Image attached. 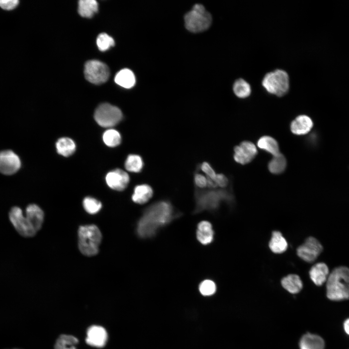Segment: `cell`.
Instances as JSON below:
<instances>
[{"instance_id":"1","label":"cell","mask_w":349,"mask_h":349,"mask_svg":"<svg viewBox=\"0 0 349 349\" xmlns=\"http://www.w3.org/2000/svg\"><path fill=\"white\" fill-rule=\"evenodd\" d=\"M181 214L167 200L155 202L143 210L137 224V234L142 238H151L159 229L170 223Z\"/></svg>"},{"instance_id":"2","label":"cell","mask_w":349,"mask_h":349,"mask_svg":"<svg viewBox=\"0 0 349 349\" xmlns=\"http://www.w3.org/2000/svg\"><path fill=\"white\" fill-rule=\"evenodd\" d=\"M233 196L227 190L198 189L194 192L195 207L192 213L197 214L203 212H213L222 202L232 200Z\"/></svg>"},{"instance_id":"3","label":"cell","mask_w":349,"mask_h":349,"mask_svg":"<svg viewBox=\"0 0 349 349\" xmlns=\"http://www.w3.org/2000/svg\"><path fill=\"white\" fill-rule=\"evenodd\" d=\"M326 282L329 299L337 301L349 299V268L344 266L335 268Z\"/></svg>"},{"instance_id":"4","label":"cell","mask_w":349,"mask_h":349,"mask_svg":"<svg viewBox=\"0 0 349 349\" xmlns=\"http://www.w3.org/2000/svg\"><path fill=\"white\" fill-rule=\"evenodd\" d=\"M78 236L79 248L83 254L91 256L97 254L102 235L96 225L92 224L80 226Z\"/></svg>"},{"instance_id":"5","label":"cell","mask_w":349,"mask_h":349,"mask_svg":"<svg viewBox=\"0 0 349 349\" xmlns=\"http://www.w3.org/2000/svg\"><path fill=\"white\" fill-rule=\"evenodd\" d=\"M186 28L192 32H199L207 30L212 22V17L205 7L196 4L184 16Z\"/></svg>"},{"instance_id":"6","label":"cell","mask_w":349,"mask_h":349,"mask_svg":"<svg viewBox=\"0 0 349 349\" xmlns=\"http://www.w3.org/2000/svg\"><path fill=\"white\" fill-rule=\"evenodd\" d=\"M262 84L269 93L281 97L289 90V76L286 71L276 69L265 75Z\"/></svg>"},{"instance_id":"7","label":"cell","mask_w":349,"mask_h":349,"mask_svg":"<svg viewBox=\"0 0 349 349\" xmlns=\"http://www.w3.org/2000/svg\"><path fill=\"white\" fill-rule=\"evenodd\" d=\"M97 124L104 127H111L119 123L123 118L121 111L109 103H103L96 109L94 115Z\"/></svg>"},{"instance_id":"8","label":"cell","mask_w":349,"mask_h":349,"mask_svg":"<svg viewBox=\"0 0 349 349\" xmlns=\"http://www.w3.org/2000/svg\"><path fill=\"white\" fill-rule=\"evenodd\" d=\"M9 219L16 230L21 236L32 237L37 233L19 207L14 206L11 208Z\"/></svg>"},{"instance_id":"9","label":"cell","mask_w":349,"mask_h":349,"mask_svg":"<svg viewBox=\"0 0 349 349\" xmlns=\"http://www.w3.org/2000/svg\"><path fill=\"white\" fill-rule=\"evenodd\" d=\"M84 72L86 79L95 84L105 82L110 75L108 66L102 62L95 60L86 63Z\"/></svg>"},{"instance_id":"10","label":"cell","mask_w":349,"mask_h":349,"mask_svg":"<svg viewBox=\"0 0 349 349\" xmlns=\"http://www.w3.org/2000/svg\"><path fill=\"white\" fill-rule=\"evenodd\" d=\"M322 250L323 247L320 242L314 237H310L298 247L297 254L303 261L311 263L317 258Z\"/></svg>"},{"instance_id":"11","label":"cell","mask_w":349,"mask_h":349,"mask_svg":"<svg viewBox=\"0 0 349 349\" xmlns=\"http://www.w3.org/2000/svg\"><path fill=\"white\" fill-rule=\"evenodd\" d=\"M233 158L240 164L245 165L251 162L257 154L256 146L251 142L244 141L234 149Z\"/></svg>"},{"instance_id":"12","label":"cell","mask_w":349,"mask_h":349,"mask_svg":"<svg viewBox=\"0 0 349 349\" xmlns=\"http://www.w3.org/2000/svg\"><path fill=\"white\" fill-rule=\"evenodd\" d=\"M21 167L19 157L13 151L6 150L0 152V172L5 175H12Z\"/></svg>"},{"instance_id":"13","label":"cell","mask_w":349,"mask_h":349,"mask_svg":"<svg viewBox=\"0 0 349 349\" xmlns=\"http://www.w3.org/2000/svg\"><path fill=\"white\" fill-rule=\"evenodd\" d=\"M107 185L111 189L122 191L124 190L129 182L128 174L123 170L116 169L109 172L106 176Z\"/></svg>"},{"instance_id":"14","label":"cell","mask_w":349,"mask_h":349,"mask_svg":"<svg viewBox=\"0 0 349 349\" xmlns=\"http://www.w3.org/2000/svg\"><path fill=\"white\" fill-rule=\"evenodd\" d=\"M107 338L106 330L100 326H92L87 331L86 342L91 346L102 348L105 345Z\"/></svg>"},{"instance_id":"15","label":"cell","mask_w":349,"mask_h":349,"mask_svg":"<svg viewBox=\"0 0 349 349\" xmlns=\"http://www.w3.org/2000/svg\"><path fill=\"white\" fill-rule=\"evenodd\" d=\"M313 125V122L309 116L302 114L297 116L291 121L290 129L294 135L301 136L308 133Z\"/></svg>"},{"instance_id":"16","label":"cell","mask_w":349,"mask_h":349,"mask_svg":"<svg viewBox=\"0 0 349 349\" xmlns=\"http://www.w3.org/2000/svg\"><path fill=\"white\" fill-rule=\"evenodd\" d=\"M25 216L36 232L41 228L44 222V214L38 206L35 204L28 205L25 210Z\"/></svg>"},{"instance_id":"17","label":"cell","mask_w":349,"mask_h":349,"mask_svg":"<svg viewBox=\"0 0 349 349\" xmlns=\"http://www.w3.org/2000/svg\"><path fill=\"white\" fill-rule=\"evenodd\" d=\"M329 275V268L325 263L322 262L315 264L309 271L311 280L317 286H321L326 282Z\"/></svg>"},{"instance_id":"18","label":"cell","mask_w":349,"mask_h":349,"mask_svg":"<svg viewBox=\"0 0 349 349\" xmlns=\"http://www.w3.org/2000/svg\"><path fill=\"white\" fill-rule=\"evenodd\" d=\"M196 238L198 241L203 245H207L212 242L214 231L212 224L209 222L203 221L198 223Z\"/></svg>"},{"instance_id":"19","label":"cell","mask_w":349,"mask_h":349,"mask_svg":"<svg viewBox=\"0 0 349 349\" xmlns=\"http://www.w3.org/2000/svg\"><path fill=\"white\" fill-rule=\"evenodd\" d=\"M153 194L152 187L147 184H142L135 187L131 198L134 203L144 204L151 198Z\"/></svg>"},{"instance_id":"20","label":"cell","mask_w":349,"mask_h":349,"mask_svg":"<svg viewBox=\"0 0 349 349\" xmlns=\"http://www.w3.org/2000/svg\"><path fill=\"white\" fill-rule=\"evenodd\" d=\"M324 341L321 337L310 333L303 335L300 342V349H324Z\"/></svg>"},{"instance_id":"21","label":"cell","mask_w":349,"mask_h":349,"mask_svg":"<svg viewBox=\"0 0 349 349\" xmlns=\"http://www.w3.org/2000/svg\"><path fill=\"white\" fill-rule=\"evenodd\" d=\"M257 145L260 149L273 156L280 153L277 141L270 136L265 135L261 137L257 141Z\"/></svg>"},{"instance_id":"22","label":"cell","mask_w":349,"mask_h":349,"mask_svg":"<svg viewBox=\"0 0 349 349\" xmlns=\"http://www.w3.org/2000/svg\"><path fill=\"white\" fill-rule=\"evenodd\" d=\"M269 246L273 253L281 254L286 250L288 244L286 240L280 232L274 231L272 233Z\"/></svg>"},{"instance_id":"23","label":"cell","mask_w":349,"mask_h":349,"mask_svg":"<svg viewBox=\"0 0 349 349\" xmlns=\"http://www.w3.org/2000/svg\"><path fill=\"white\" fill-rule=\"evenodd\" d=\"M282 286L289 292L296 294L302 288V282L299 275L290 274L284 277L281 280Z\"/></svg>"},{"instance_id":"24","label":"cell","mask_w":349,"mask_h":349,"mask_svg":"<svg viewBox=\"0 0 349 349\" xmlns=\"http://www.w3.org/2000/svg\"><path fill=\"white\" fill-rule=\"evenodd\" d=\"M114 81L116 83L124 88H131L135 85L136 79L131 70L125 68L116 74Z\"/></svg>"},{"instance_id":"25","label":"cell","mask_w":349,"mask_h":349,"mask_svg":"<svg viewBox=\"0 0 349 349\" xmlns=\"http://www.w3.org/2000/svg\"><path fill=\"white\" fill-rule=\"evenodd\" d=\"M286 166V159L281 153L273 156L268 164L269 171L273 174H279L283 173L285 171Z\"/></svg>"},{"instance_id":"26","label":"cell","mask_w":349,"mask_h":349,"mask_svg":"<svg viewBox=\"0 0 349 349\" xmlns=\"http://www.w3.org/2000/svg\"><path fill=\"white\" fill-rule=\"evenodd\" d=\"M57 152L64 156L68 157L72 155L76 149V144L70 138L63 137L59 139L56 143Z\"/></svg>"},{"instance_id":"27","label":"cell","mask_w":349,"mask_h":349,"mask_svg":"<svg viewBox=\"0 0 349 349\" xmlns=\"http://www.w3.org/2000/svg\"><path fill=\"white\" fill-rule=\"evenodd\" d=\"M98 10V3L95 0H80L79 1L78 12L84 17H91Z\"/></svg>"},{"instance_id":"28","label":"cell","mask_w":349,"mask_h":349,"mask_svg":"<svg viewBox=\"0 0 349 349\" xmlns=\"http://www.w3.org/2000/svg\"><path fill=\"white\" fill-rule=\"evenodd\" d=\"M125 166L129 172L140 173L143 168L144 162L141 156L137 154H130L126 159Z\"/></svg>"},{"instance_id":"29","label":"cell","mask_w":349,"mask_h":349,"mask_svg":"<svg viewBox=\"0 0 349 349\" xmlns=\"http://www.w3.org/2000/svg\"><path fill=\"white\" fill-rule=\"evenodd\" d=\"M235 95L240 98L248 97L251 94V87L249 83L243 79H237L233 86Z\"/></svg>"},{"instance_id":"30","label":"cell","mask_w":349,"mask_h":349,"mask_svg":"<svg viewBox=\"0 0 349 349\" xmlns=\"http://www.w3.org/2000/svg\"><path fill=\"white\" fill-rule=\"evenodd\" d=\"M78 343V339L74 336L62 334L57 339L54 348L55 349H76L75 345Z\"/></svg>"},{"instance_id":"31","label":"cell","mask_w":349,"mask_h":349,"mask_svg":"<svg viewBox=\"0 0 349 349\" xmlns=\"http://www.w3.org/2000/svg\"><path fill=\"white\" fill-rule=\"evenodd\" d=\"M103 140L108 146L113 147L119 145L121 142V136L115 129H109L103 135Z\"/></svg>"},{"instance_id":"32","label":"cell","mask_w":349,"mask_h":349,"mask_svg":"<svg viewBox=\"0 0 349 349\" xmlns=\"http://www.w3.org/2000/svg\"><path fill=\"white\" fill-rule=\"evenodd\" d=\"M83 206L87 212L93 214L97 213L100 210L102 205L96 199L87 197L83 201Z\"/></svg>"},{"instance_id":"33","label":"cell","mask_w":349,"mask_h":349,"mask_svg":"<svg viewBox=\"0 0 349 349\" xmlns=\"http://www.w3.org/2000/svg\"><path fill=\"white\" fill-rule=\"evenodd\" d=\"M96 44L100 51H104L114 45V41L107 33H101L97 37Z\"/></svg>"},{"instance_id":"34","label":"cell","mask_w":349,"mask_h":349,"mask_svg":"<svg viewBox=\"0 0 349 349\" xmlns=\"http://www.w3.org/2000/svg\"><path fill=\"white\" fill-rule=\"evenodd\" d=\"M199 289L202 295L206 296H210L216 292V286L213 281L205 280L200 283Z\"/></svg>"},{"instance_id":"35","label":"cell","mask_w":349,"mask_h":349,"mask_svg":"<svg viewBox=\"0 0 349 349\" xmlns=\"http://www.w3.org/2000/svg\"><path fill=\"white\" fill-rule=\"evenodd\" d=\"M194 182L197 189H205L207 187V178L201 174L198 173L195 174Z\"/></svg>"},{"instance_id":"36","label":"cell","mask_w":349,"mask_h":349,"mask_svg":"<svg viewBox=\"0 0 349 349\" xmlns=\"http://www.w3.org/2000/svg\"><path fill=\"white\" fill-rule=\"evenodd\" d=\"M200 168L201 170L206 175L207 177L210 178L214 180H215L217 174L212 166L207 162H203Z\"/></svg>"},{"instance_id":"37","label":"cell","mask_w":349,"mask_h":349,"mask_svg":"<svg viewBox=\"0 0 349 349\" xmlns=\"http://www.w3.org/2000/svg\"><path fill=\"white\" fill-rule=\"evenodd\" d=\"M19 2L17 0H0V7L5 10H12L17 6Z\"/></svg>"},{"instance_id":"38","label":"cell","mask_w":349,"mask_h":349,"mask_svg":"<svg viewBox=\"0 0 349 349\" xmlns=\"http://www.w3.org/2000/svg\"><path fill=\"white\" fill-rule=\"evenodd\" d=\"M218 187L219 186L222 188L226 187L229 182V180L227 177L222 174H218L215 180Z\"/></svg>"},{"instance_id":"39","label":"cell","mask_w":349,"mask_h":349,"mask_svg":"<svg viewBox=\"0 0 349 349\" xmlns=\"http://www.w3.org/2000/svg\"><path fill=\"white\" fill-rule=\"evenodd\" d=\"M344 328L346 333L349 335V318L344 322Z\"/></svg>"},{"instance_id":"40","label":"cell","mask_w":349,"mask_h":349,"mask_svg":"<svg viewBox=\"0 0 349 349\" xmlns=\"http://www.w3.org/2000/svg\"></svg>"}]
</instances>
